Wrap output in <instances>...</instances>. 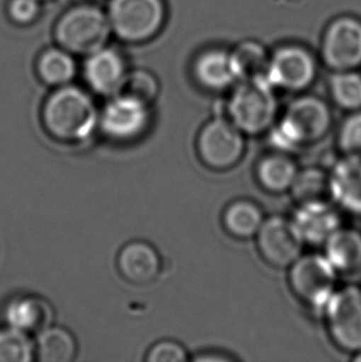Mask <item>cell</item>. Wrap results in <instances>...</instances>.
<instances>
[{"label": "cell", "instance_id": "6da1fadb", "mask_svg": "<svg viewBox=\"0 0 361 362\" xmlns=\"http://www.w3.org/2000/svg\"><path fill=\"white\" fill-rule=\"evenodd\" d=\"M332 127L331 105L321 97L301 93L271 127L270 139L278 151H292L322 141Z\"/></svg>", "mask_w": 361, "mask_h": 362}, {"label": "cell", "instance_id": "7a4b0ae2", "mask_svg": "<svg viewBox=\"0 0 361 362\" xmlns=\"http://www.w3.org/2000/svg\"><path fill=\"white\" fill-rule=\"evenodd\" d=\"M42 122L46 132L56 140L76 144L92 136L99 125V117L88 94L64 86L46 100Z\"/></svg>", "mask_w": 361, "mask_h": 362}, {"label": "cell", "instance_id": "3957f363", "mask_svg": "<svg viewBox=\"0 0 361 362\" xmlns=\"http://www.w3.org/2000/svg\"><path fill=\"white\" fill-rule=\"evenodd\" d=\"M224 115L246 136H259L277 122L276 89L265 77L243 79L230 89Z\"/></svg>", "mask_w": 361, "mask_h": 362}, {"label": "cell", "instance_id": "277c9868", "mask_svg": "<svg viewBox=\"0 0 361 362\" xmlns=\"http://www.w3.org/2000/svg\"><path fill=\"white\" fill-rule=\"evenodd\" d=\"M338 271L324 255L302 254L288 267V284L303 304L322 313L337 291Z\"/></svg>", "mask_w": 361, "mask_h": 362}, {"label": "cell", "instance_id": "5b68a950", "mask_svg": "<svg viewBox=\"0 0 361 362\" xmlns=\"http://www.w3.org/2000/svg\"><path fill=\"white\" fill-rule=\"evenodd\" d=\"M200 162L212 171H229L243 160L246 135L225 115H215L205 122L197 136Z\"/></svg>", "mask_w": 361, "mask_h": 362}, {"label": "cell", "instance_id": "8992f818", "mask_svg": "<svg viewBox=\"0 0 361 362\" xmlns=\"http://www.w3.org/2000/svg\"><path fill=\"white\" fill-rule=\"evenodd\" d=\"M322 314L334 345L344 353H361V287L337 288Z\"/></svg>", "mask_w": 361, "mask_h": 362}, {"label": "cell", "instance_id": "52a82bcc", "mask_svg": "<svg viewBox=\"0 0 361 362\" xmlns=\"http://www.w3.org/2000/svg\"><path fill=\"white\" fill-rule=\"evenodd\" d=\"M314 54L302 45L285 44L270 54L265 78L276 90L301 94L317 78Z\"/></svg>", "mask_w": 361, "mask_h": 362}, {"label": "cell", "instance_id": "ba28073f", "mask_svg": "<svg viewBox=\"0 0 361 362\" xmlns=\"http://www.w3.org/2000/svg\"><path fill=\"white\" fill-rule=\"evenodd\" d=\"M110 34V21L101 10L81 6L64 15L57 26V37L66 49L91 54L103 49Z\"/></svg>", "mask_w": 361, "mask_h": 362}, {"label": "cell", "instance_id": "9c48e42d", "mask_svg": "<svg viewBox=\"0 0 361 362\" xmlns=\"http://www.w3.org/2000/svg\"><path fill=\"white\" fill-rule=\"evenodd\" d=\"M321 57L332 72L361 67V20L353 15L333 19L323 33Z\"/></svg>", "mask_w": 361, "mask_h": 362}, {"label": "cell", "instance_id": "30bf717a", "mask_svg": "<svg viewBox=\"0 0 361 362\" xmlns=\"http://www.w3.org/2000/svg\"><path fill=\"white\" fill-rule=\"evenodd\" d=\"M261 257L276 269H288L303 254L304 241L291 218H265L255 236Z\"/></svg>", "mask_w": 361, "mask_h": 362}, {"label": "cell", "instance_id": "8fae6325", "mask_svg": "<svg viewBox=\"0 0 361 362\" xmlns=\"http://www.w3.org/2000/svg\"><path fill=\"white\" fill-rule=\"evenodd\" d=\"M165 19L161 0H113L109 21L122 39L140 41L156 34Z\"/></svg>", "mask_w": 361, "mask_h": 362}, {"label": "cell", "instance_id": "7c38bea8", "mask_svg": "<svg viewBox=\"0 0 361 362\" xmlns=\"http://www.w3.org/2000/svg\"><path fill=\"white\" fill-rule=\"evenodd\" d=\"M149 105L119 94L105 105L99 117L103 132L115 141H132L145 132L150 124Z\"/></svg>", "mask_w": 361, "mask_h": 362}, {"label": "cell", "instance_id": "4fadbf2b", "mask_svg": "<svg viewBox=\"0 0 361 362\" xmlns=\"http://www.w3.org/2000/svg\"><path fill=\"white\" fill-rule=\"evenodd\" d=\"M291 219L304 244L309 245L324 244L343 226L342 216L334 203L301 204L293 211Z\"/></svg>", "mask_w": 361, "mask_h": 362}, {"label": "cell", "instance_id": "5bb4252c", "mask_svg": "<svg viewBox=\"0 0 361 362\" xmlns=\"http://www.w3.org/2000/svg\"><path fill=\"white\" fill-rule=\"evenodd\" d=\"M195 82L213 93H223L239 82L230 51L224 49H205L193 64Z\"/></svg>", "mask_w": 361, "mask_h": 362}, {"label": "cell", "instance_id": "9a60e30c", "mask_svg": "<svg viewBox=\"0 0 361 362\" xmlns=\"http://www.w3.org/2000/svg\"><path fill=\"white\" fill-rule=\"evenodd\" d=\"M118 267L122 277L130 284L144 286L159 277L162 269L161 257L149 243L132 241L120 250Z\"/></svg>", "mask_w": 361, "mask_h": 362}, {"label": "cell", "instance_id": "2e32d148", "mask_svg": "<svg viewBox=\"0 0 361 362\" xmlns=\"http://www.w3.org/2000/svg\"><path fill=\"white\" fill-rule=\"evenodd\" d=\"M3 317L8 327L26 334L40 333L52 323L54 310L44 298L26 294L10 299Z\"/></svg>", "mask_w": 361, "mask_h": 362}, {"label": "cell", "instance_id": "e0dca14e", "mask_svg": "<svg viewBox=\"0 0 361 362\" xmlns=\"http://www.w3.org/2000/svg\"><path fill=\"white\" fill-rule=\"evenodd\" d=\"M329 171L334 203L349 214L361 216V157L342 156Z\"/></svg>", "mask_w": 361, "mask_h": 362}, {"label": "cell", "instance_id": "ac0fdd59", "mask_svg": "<svg viewBox=\"0 0 361 362\" xmlns=\"http://www.w3.org/2000/svg\"><path fill=\"white\" fill-rule=\"evenodd\" d=\"M127 77L122 59L113 49H101L89 56L84 66V78L99 94L119 93Z\"/></svg>", "mask_w": 361, "mask_h": 362}, {"label": "cell", "instance_id": "d6986e66", "mask_svg": "<svg viewBox=\"0 0 361 362\" xmlns=\"http://www.w3.org/2000/svg\"><path fill=\"white\" fill-rule=\"evenodd\" d=\"M299 168L288 152L276 151L260 158L255 168L259 186L271 194H283L291 191Z\"/></svg>", "mask_w": 361, "mask_h": 362}, {"label": "cell", "instance_id": "ffe728a7", "mask_svg": "<svg viewBox=\"0 0 361 362\" xmlns=\"http://www.w3.org/2000/svg\"><path fill=\"white\" fill-rule=\"evenodd\" d=\"M324 256L338 274H355L361 269V231L342 226L323 244Z\"/></svg>", "mask_w": 361, "mask_h": 362}, {"label": "cell", "instance_id": "44dd1931", "mask_svg": "<svg viewBox=\"0 0 361 362\" xmlns=\"http://www.w3.org/2000/svg\"><path fill=\"white\" fill-rule=\"evenodd\" d=\"M261 206L250 199H236L225 206L222 223L225 231L239 240L254 239L265 221Z\"/></svg>", "mask_w": 361, "mask_h": 362}, {"label": "cell", "instance_id": "7402d4cb", "mask_svg": "<svg viewBox=\"0 0 361 362\" xmlns=\"http://www.w3.org/2000/svg\"><path fill=\"white\" fill-rule=\"evenodd\" d=\"M290 193L297 206L334 203L331 171L318 166L299 170Z\"/></svg>", "mask_w": 361, "mask_h": 362}, {"label": "cell", "instance_id": "603a6c76", "mask_svg": "<svg viewBox=\"0 0 361 362\" xmlns=\"http://www.w3.org/2000/svg\"><path fill=\"white\" fill-rule=\"evenodd\" d=\"M35 356L41 362H71L77 355V341L67 329L47 327L38 333Z\"/></svg>", "mask_w": 361, "mask_h": 362}, {"label": "cell", "instance_id": "cb8c5ba5", "mask_svg": "<svg viewBox=\"0 0 361 362\" xmlns=\"http://www.w3.org/2000/svg\"><path fill=\"white\" fill-rule=\"evenodd\" d=\"M239 81L265 77L270 54L264 45L255 40H245L230 51Z\"/></svg>", "mask_w": 361, "mask_h": 362}, {"label": "cell", "instance_id": "d4e9b609", "mask_svg": "<svg viewBox=\"0 0 361 362\" xmlns=\"http://www.w3.org/2000/svg\"><path fill=\"white\" fill-rule=\"evenodd\" d=\"M333 103L348 113L361 110V74L357 69L336 71L328 79Z\"/></svg>", "mask_w": 361, "mask_h": 362}, {"label": "cell", "instance_id": "484cf974", "mask_svg": "<svg viewBox=\"0 0 361 362\" xmlns=\"http://www.w3.org/2000/svg\"><path fill=\"white\" fill-rule=\"evenodd\" d=\"M35 358V345L29 334L11 327L0 329V362H30Z\"/></svg>", "mask_w": 361, "mask_h": 362}, {"label": "cell", "instance_id": "4316f807", "mask_svg": "<svg viewBox=\"0 0 361 362\" xmlns=\"http://www.w3.org/2000/svg\"><path fill=\"white\" fill-rule=\"evenodd\" d=\"M39 72L41 78L51 86H66L76 74V64L71 56L51 49L40 59Z\"/></svg>", "mask_w": 361, "mask_h": 362}, {"label": "cell", "instance_id": "83f0119b", "mask_svg": "<svg viewBox=\"0 0 361 362\" xmlns=\"http://www.w3.org/2000/svg\"><path fill=\"white\" fill-rule=\"evenodd\" d=\"M337 147L342 156L361 157V110L348 114L338 127Z\"/></svg>", "mask_w": 361, "mask_h": 362}, {"label": "cell", "instance_id": "f1b7e54d", "mask_svg": "<svg viewBox=\"0 0 361 362\" xmlns=\"http://www.w3.org/2000/svg\"><path fill=\"white\" fill-rule=\"evenodd\" d=\"M157 92L159 86L156 79L145 72H137L127 76L119 90V93L132 97L147 105H150L156 99Z\"/></svg>", "mask_w": 361, "mask_h": 362}, {"label": "cell", "instance_id": "f546056e", "mask_svg": "<svg viewBox=\"0 0 361 362\" xmlns=\"http://www.w3.org/2000/svg\"><path fill=\"white\" fill-rule=\"evenodd\" d=\"M188 353L185 346L173 340H162L155 344L147 353V362L188 361Z\"/></svg>", "mask_w": 361, "mask_h": 362}, {"label": "cell", "instance_id": "4dcf8cb0", "mask_svg": "<svg viewBox=\"0 0 361 362\" xmlns=\"http://www.w3.org/2000/svg\"><path fill=\"white\" fill-rule=\"evenodd\" d=\"M39 11L38 0H13L10 4V14L18 23H29Z\"/></svg>", "mask_w": 361, "mask_h": 362}, {"label": "cell", "instance_id": "1f68e13d", "mask_svg": "<svg viewBox=\"0 0 361 362\" xmlns=\"http://www.w3.org/2000/svg\"><path fill=\"white\" fill-rule=\"evenodd\" d=\"M234 360H236L234 356L222 351H205L200 355H195L193 358V361L198 362H230Z\"/></svg>", "mask_w": 361, "mask_h": 362}, {"label": "cell", "instance_id": "d6a6232c", "mask_svg": "<svg viewBox=\"0 0 361 362\" xmlns=\"http://www.w3.org/2000/svg\"><path fill=\"white\" fill-rule=\"evenodd\" d=\"M353 361L361 362V353L353 355Z\"/></svg>", "mask_w": 361, "mask_h": 362}]
</instances>
